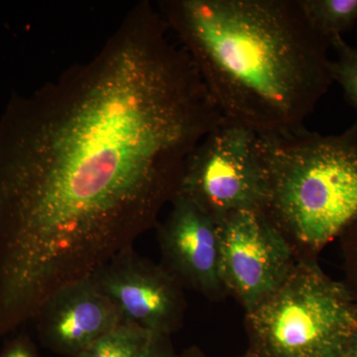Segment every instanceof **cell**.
<instances>
[{
    "mask_svg": "<svg viewBox=\"0 0 357 357\" xmlns=\"http://www.w3.org/2000/svg\"><path fill=\"white\" fill-rule=\"evenodd\" d=\"M299 3L310 24L328 43L357 23V0H299Z\"/></svg>",
    "mask_w": 357,
    "mask_h": 357,
    "instance_id": "cell-10",
    "label": "cell"
},
{
    "mask_svg": "<svg viewBox=\"0 0 357 357\" xmlns=\"http://www.w3.org/2000/svg\"><path fill=\"white\" fill-rule=\"evenodd\" d=\"M344 283L357 301V222L340 237Z\"/></svg>",
    "mask_w": 357,
    "mask_h": 357,
    "instance_id": "cell-13",
    "label": "cell"
},
{
    "mask_svg": "<svg viewBox=\"0 0 357 357\" xmlns=\"http://www.w3.org/2000/svg\"><path fill=\"white\" fill-rule=\"evenodd\" d=\"M161 13L140 1L91 60L0 121V317L45 301L157 227L188 159L225 121Z\"/></svg>",
    "mask_w": 357,
    "mask_h": 357,
    "instance_id": "cell-1",
    "label": "cell"
},
{
    "mask_svg": "<svg viewBox=\"0 0 357 357\" xmlns=\"http://www.w3.org/2000/svg\"><path fill=\"white\" fill-rule=\"evenodd\" d=\"M263 213L300 258H317L357 222V121L337 135L306 128L258 136Z\"/></svg>",
    "mask_w": 357,
    "mask_h": 357,
    "instance_id": "cell-3",
    "label": "cell"
},
{
    "mask_svg": "<svg viewBox=\"0 0 357 357\" xmlns=\"http://www.w3.org/2000/svg\"><path fill=\"white\" fill-rule=\"evenodd\" d=\"M170 338L171 335L154 333L139 357H178Z\"/></svg>",
    "mask_w": 357,
    "mask_h": 357,
    "instance_id": "cell-14",
    "label": "cell"
},
{
    "mask_svg": "<svg viewBox=\"0 0 357 357\" xmlns=\"http://www.w3.org/2000/svg\"><path fill=\"white\" fill-rule=\"evenodd\" d=\"M256 357H340L357 333V301L344 281L299 258L283 284L245 312Z\"/></svg>",
    "mask_w": 357,
    "mask_h": 357,
    "instance_id": "cell-4",
    "label": "cell"
},
{
    "mask_svg": "<svg viewBox=\"0 0 357 357\" xmlns=\"http://www.w3.org/2000/svg\"><path fill=\"white\" fill-rule=\"evenodd\" d=\"M177 194L217 222L236 211L263 213L265 183L257 134L223 121L188 159Z\"/></svg>",
    "mask_w": 357,
    "mask_h": 357,
    "instance_id": "cell-5",
    "label": "cell"
},
{
    "mask_svg": "<svg viewBox=\"0 0 357 357\" xmlns=\"http://www.w3.org/2000/svg\"><path fill=\"white\" fill-rule=\"evenodd\" d=\"M153 335L140 326L122 323L77 357H139Z\"/></svg>",
    "mask_w": 357,
    "mask_h": 357,
    "instance_id": "cell-11",
    "label": "cell"
},
{
    "mask_svg": "<svg viewBox=\"0 0 357 357\" xmlns=\"http://www.w3.org/2000/svg\"><path fill=\"white\" fill-rule=\"evenodd\" d=\"M34 319L45 347L69 357H77L98 338L122 324L116 307L91 277L52 294Z\"/></svg>",
    "mask_w": 357,
    "mask_h": 357,
    "instance_id": "cell-9",
    "label": "cell"
},
{
    "mask_svg": "<svg viewBox=\"0 0 357 357\" xmlns=\"http://www.w3.org/2000/svg\"><path fill=\"white\" fill-rule=\"evenodd\" d=\"M340 357H357V333L349 340V344L345 345L344 351Z\"/></svg>",
    "mask_w": 357,
    "mask_h": 357,
    "instance_id": "cell-16",
    "label": "cell"
},
{
    "mask_svg": "<svg viewBox=\"0 0 357 357\" xmlns=\"http://www.w3.org/2000/svg\"><path fill=\"white\" fill-rule=\"evenodd\" d=\"M239 357H256V356H253V354H251L250 351H248V352H246L245 354H243V356H239Z\"/></svg>",
    "mask_w": 357,
    "mask_h": 357,
    "instance_id": "cell-18",
    "label": "cell"
},
{
    "mask_svg": "<svg viewBox=\"0 0 357 357\" xmlns=\"http://www.w3.org/2000/svg\"><path fill=\"white\" fill-rule=\"evenodd\" d=\"M225 121L258 136L299 132L333 84L331 45L299 0H162Z\"/></svg>",
    "mask_w": 357,
    "mask_h": 357,
    "instance_id": "cell-2",
    "label": "cell"
},
{
    "mask_svg": "<svg viewBox=\"0 0 357 357\" xmlns=\"http://www.w3.org/2000/svg\"><path fill=\"white\" fill-rule=\"evenodd\" d=\"M178 357H204V354H202L201 351H199L198 349H191L189 351L185 352L182 356H178Z\"/></svg>",
    "mask_w": 357,
    "mask_h": 357,
    "instance_id": "cell-17",
    "label": "cell"
},
{
    "mask_svg": "<svg viewBox=\"0 0 357 357\" xmlns=\"http://www.w3.org/2000/svg\"><path fill=\"white\" fill-rule=\"evenodd\" d=\"M91 280L116 307L122 323L171 335L182 326L184 288L168 271L128 248L91 275Z\"/></svg>",
    "mask_w": 357,
    "mask_h": 357,
    "instance_id": "cell-7",
    "label": "cell"
},
{
    "mask_svg": "<svg viewBox=\"0 0 357 357\" xmlns=\"http://www.w3.org/2000/svg\"><path fill=\"white\" fill-rule=\"evenodd\" d=\"M162 266L183 286L206 299L229 294L220 274V234L217 220L177 194L164 222L157 225Z\"/></svg>",
    "mask_w": 357,
    "mask_h": 357,
    "instance_id": "cell-8",
    "label": "cell"
},
{
    "mask_svg": "<svg viewBox=\"0 0 357 357\" xmlns=\"http://www.w3.org/2000/svg\"><path fill=\"white\" fill-rule=\"evenodd\" d=\"M0 357H39L37 354L36 349L29 338L26 337H20L13 340L2 354Z\"/></svg>",
    "mask_w": 357,
    "mask_h": 357,
    "instance_id": "cell-15",
    "label": "cell"
},
{
    "mask_svg": "<svg viewBox=\"0 0 357 357\" xmlns=\"http://www.w3.org/2000/svg\"><path fill=\"white\" fill-rule=\"evenodd\" d=\"M330 44L337 53V59L332 61L333 83L340 84L345 100L357 112V48L342 36L335 37Z\"/></svg>",
    "mask_w": 357,
    "mask_h": 357,
    "instance_id": "cell-12",
    "label": "cell"
},
{
    "mask_svg": "<svg viewBox=\"0 0 357 357\" xmlns=\"http://www.w3.org/2000/svg\"><path fill=\"white\" fill-rule=\"evenodd\" d=\"M220 279L245 312L277 290L299 256L261 211H236L218 220Z\"/></svg>",
    "mask_w": 357,
    "mask_h": 357,
    "instance_id": "cell-6",
    "label": "cell"
}]
</instances>
